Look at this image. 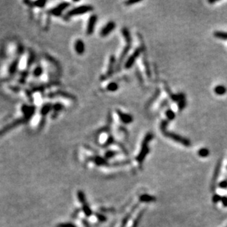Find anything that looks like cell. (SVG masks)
Segmentation results:
<instances>
[{"instance_id": "cell-3", "label": "cell", "mask_w": 227, "mask_h": 227, "mask_svg": "<svg viewBox=\"0 0 227 227\" xmlns=\"http://www.w3.org/2000/svg\"><path fill=\"white\" fill-rule=\"evenodd\" d=\"M154 138V135L152 133L149 132L144 137L142 143H141V149L138 155L136 157V160H137L138 163H139L140 166L143 164V161L145 160L146 157L149 155V143Z\"/></svg>"}, {"instance_id": "cell-26", "label": "cell", "mask_w": 227, "mask_h": 227, "mask_svg": "<svg viewBox=\"0 0 227 227\" xmlns=\"http://www.w3.org/2000/svg\"><path fill=\"white\" fill-rule=\"evenodd\" d=\"M160 94V90H159V89H157V90H156V92H155V95H154V96H152V97L150 99H149V101H148V103H147V104H146V108H149V107H150L151 104H153V103L155 102V100L157 99V98L159 97Z\"/></svg>"}, {"instance_id": "cell-24", "label": "cell", "mask_w": 227, "mask_h": 227, "mask_svg": "<svg viewBox=\"0 0 227 227\" xmlns=\"http://www.w3.org/2000/svg\"><path fill=\"white\" fill-rule=\"evenodd\" d=\"M197 154L199 157L204 158L207 157L209 155V154H210V152H209V150L207 148H201L199 150H198Z\"/></svg>"}, {"instance_id": "cell-2", "label": "cell", "mask_w": 227, "mask_h": 227, "mask_svg": "<svg viewBox=\"0 0 227 227\" xmlns=\"http://www.w3.org/2000/svg\"><path fill=\"white\" fill-rule=\"evenodd\" d=\"M35 61L34 53L31 50L24 51L21 56L18 63V71L21 74H26L30 71V69L33 66Z\"/></svg>"}, {"instance_id": "cell-27", "label": "cell", "mask_w": 227, "mask_h": 227, "mask_svg": "<svg viewBox=\"0 0 227 227\" xmlns=\"http://www.w3.org/2000/svg\"><path fill=\"white\" fill-rule=\"evenodd\" d=\"M165 114H166V117H167L168 121H173L174 118H176V113L174 112V111L171 109H166Z\"/></svg>"}, {"instance_id": "cell-14", "label": "cell", "mask_w": 227, "mask_h": 227, "mask_svg": "<svg viewBox=\"0 0 227 227\" xmlns=\"http://www.w3.org/2000/svg\"><path fill=\"white\" fill-rule=\"evenodd\" d=\"M74 50L78 55H83L85 52V44L83 40L77 39L74 43Z\"/></svg>"}, {"instance_id": "cell-31", "label": "cell", "mask_w": 227, "mask_h": 227, "mask_svg": "<svg viewBox=\"0 0 227 227\" xmlns=\"http://www.w3.org/2000/svg\"><path fill=\"white\" fill-rule=\"evenodd\" d=\"M118 155V152H115V151H107L105 153V159L106 160L110 159L113 157H115V155Z\"/></svg>"}, {"instance_id": "cell-1", "label": "cell", "mask_w": 227, "mask_h": 227, "mask_svg": "<svg viewBox=\"0 0 227 227\" xmlns=\"http://www.w3.org/2000/svg\"><path fill=\"white\" fill-rule=\"evenodd\" d=\"M96 141L104 148H107L109 146L115 143V139L112 134L111 127L101 129L96 134Z\"/></svg>"}, {"instance_id": "cell-36", "label": "cell", "mask_w": 227, "mask_h": 227, "mask_svg": "<svg viewBox=\"0 0 227 227\" xmlns=\"http://www.w3.org/2000/svg\"><path fill=\"white\" fill-rule=\"evenodd\" d=\"M220 201L222 202V204L223 205V207H227V197L226 196H223V197H221V200H220Z\"/></svg>"}, {"instance_id": "cell-7", "label": "cell", "mask_w": 227, "mask_h": 227, "mask_svg": "<svg viewBox=\"0 0 227 227\" xmlns=\"http://www.w3.org/2000/svg\"><path fill=\"white\" fill-rule=\"evenodd\" d=\"M93 10V7L90 4H82V5H79L74 8L71 9L69 11H68L66 14V17L68 18H71V17L77 16L85 15V14L88 13Z\"/></svg>"}, {"instance_id": "cell-5", "label": "cell", "mask_w": 227, "mask_h": 227, "mask_svg": "<svg viewBox=\"0 0 227 227\" xmlns=\"http://www.w3.org/2000/svg\"><path fill=\"white\" fill-rule=\"evenodd\" d=\"M116 64H117V59L114 55H110L109 58L108 62L106 68H104V71L101 74V81H107L114 74L115 69H116Z\"/></svg>"}, {"instance_id": "cell-17", "label": "cell", "mask_w": 227, "mask_h": 227, "mask_svg": "<svg viewBox=\"0 0 227 227\" xmlns=\"http://www.w3.org/2000/svg\"><path fill=\"white\" fill-rule=\"evenodd\" d=\"M118 83L115 81H111L103 86V90L107 92H115L118 90Z\"/></svg>"}, {"instance_id": "cell-16", "label": "cell", "mask_w": 227, "mask_h": 227, "mask_svg": "<svg viewBox=\"0 0 227 227\" xmlns=\"http://www.w3.org/2000/svg\"><path fill=\"white\" fill-rule=\"evenodd\" d=\"M142 55H143L142 61H143V66H144V69H145L146 74L147 77H148L149 78H151V77H152V71H151V68H150V66H149V63L148 60H147L148 58H147L146 53V50H143Z\"/></svg>"}, {"instance_id": "cell-20", "label": "cell", "mask_w": 227, "mask_h": 227, "mask_svg": "<svg viewBox=\"0 0 227 227\" xmlns=\"http://www.w3.org/2000/svg\"><path fill=\"white\" fill-rule=\"evenodd\" d=\"M139 200L140 202L144 203H150V202H155L157 201L156 197L153 196H150L148 194H143L139 196Z\"/></svg>"}, {"instance_id": "cell-15", "label": "cell", "mask_w": 227, "mask_h": 227, "mask_svg": "<svg viewBox=\"0 0 227 227\" xmlns=\"http://www.w3.org/2000/svg\"><path fill=\"white\" fill-rule=\"evenodd\" d=\"M30 74L33 76V78H41L42 77L44 74V69L41 65V63H38L35 66L32 68V70L30 71Z\"/></svg>"}, {"instance_id": "cell-34", "label": "cell", "mask_w": 227, "mask_h": 227, "mask_svg": "<svg viewBox=\"0 0 227 227\" xmlns=\"http://www.w3.org/2000/svg\"><path fill=\"white\" fill-rule=\"evenodd\" d=\"M57 227H77L72 223H61L58 224Z\"/></svg>"}, {"instance_id": "cell-22", "label": "cell", "mask_w": 227, "mask_h": 227, "mask_svg": "<svg viewBox=\"0 0 227 227\" xmlns=\"http://www.w3.org/2000/svg\"><path fill=\"white\" fill-rule=\"evenodd\" d=\"M214 92L217 96H223L227 92V89L224 85H219L215 87L214 88Z\"/></svg>"}, {"instance_id": "cell-18", "label": "cell", "mask_w": 227, "mask_h": 227, "mask_svg": "<svg viewBox=\"0 0 227 227\" xmlns=\"http://www.w3.org/2000/svg\"><path fill=\"white\" fill-rule=\"evenodd\" d=\"M178 97H179V101H178V109L179 111H182L186 107L187 101L185 94L183 93H177Z\"/></svg>"}, {"instance_id": "cell-8", "label": "cell", "mask_w": 227, "mask_h": 227, "mask_svg": "<svg viewBox=\"0 0 227 227\" xmlns=\"http://www.w3.org/2000/svg\"><path fill=\"white\" fill-rule=\"evenodd\" d=\"M162 133H163V135L165 137L168 138L173 140L175 142L182 144L185 146L190 147L191 146V142H190V140L185 137H182V136L176 134L174 132H168L167 130L162 132Z\"/></svg>"}, {"instance_id": "cell-13", "label": "cell", "mask_w": 227, "mask_h": 227, "mask_svg": "<svg viewBox=\"0 0 227 227\" xmlns=\"http://www.w3.org/2000/svg\"><path fill=\"white\" fill-rule=\"evenodd\" d=\"M221 164H222V160L221 159L217 161L216 166H215V171H214L213 174V177H212V182H211V186H210V190L212 191H215V186H216V182L217 179H218V176L219 174H220V168H221Z\"/></svg>"}, {"instance_id": "cell-19", "label": "cell", "mask_w": 227, "mask_h": 227, "mask_svg": "<svg viewBox=\"0 0 227 227\" xmlns=\"http://www.w3.org/2000/svg\"><path fill=\"white\" fill-rule=\"evenodd\" d=\"M163 85H164L165 90H166V93H168V96H170V98H171V100H172L173 101H174V102L178 103V101H179V97H178V95L174 94V93H172V91H171V89H170L169 86H168V84L166 83V82H164V83H163Z\"/></svg>"}, {"instance_id": "cell-30", "label": "cell", "mask_w": 227, "mask_h": 227, "mask_svg": "<svg viewBox=\"0 0 227 227\" xmlns=\"http://www.w3.org/2000/svg\"><path fill=\"white\" fill-rule=\"evenodd\" d=\"M169 124V121L168 120H163L160 123V130L161 132L165 131V130H167V127Z\"/></svg>"}, {"instance_id": "cell-23", "label": "cell", "mask_w": 227, "mask_h": 227, "mask_svg": "<svg viewBox=\"0 0 227 227\" xmlns=\"http://www.w3.org/2000/svg\"><path fill=\"white\" fill-rule=\"evenodd\" d=\"M213 35L215 38L221 40H227V32L215 31L214 32Z\"/></svg>"}, {"instance_id": "cell-33", "label": "cell", "mask_w": 227, "mask_h": 227, "mask_svg": "<svg viewBox=\"0 0 227 227\" xmlns=\"http://www.w3.org/2000/svg\"><path fill=\"white\" fill-rule=\"evenodd\" d=\"M96 217H97L98 220H99V221H101V222H104V221H106V220H107V217H106L105 215H102V214H101V213H96Z\"/></svg>"}, {"instance_id": "cell-37", "label": "cell", "mask_w": 227, "mask_h": 227, "mask_svg": "<svg viewBox=\"0 0 227 227\" xmlns=\"http://www.w3.org/2000/svg\"><path fill=\"white\" fill-rule=\"evenodd\" d=\"M140 1H125L124 4H126V5H131V4H136V3H139Z\"/></svg>"}, {"instance_id": "cell-28", "label": "cell", "mask_w": 227, "mask_h": 227, "mask_svg": "<svg viewBox=\"0 0 227 227\" xmlns=\"http://www.w3.org/2000/svg\"><path fill=\"white\" fill-rule=\"evenodd\" d=\"M77 196H78V199L81 204H84L86 203V197H85V195L83 191L79 190V191L77 192Z\"/></svg>"}, {"instance_id": "cell-11", "label": "cell", "mask_w": 227, "mask_h": 227, "mask_svg": "<svg viewBox=\"0 0 227 227\" xmlns=\"http://www.w3.org/2000/svg\"><path fill=\"white\" fill-rule=\"evenodd\" d=\"M115 27H116V24H115V21H109L107 22V23L101 28L99 33L100 36H101V38L107 37L111 33L113 32Z\"/></svg>"}, {"instance_id": "cell-12", "label": "cell", "mask_w": 227, "mask_h": 227, "mask_svg": "<svg viewBox=\"0 0 227 227\" xmlns=\"http://www.w3.org/2000/svg\"><path fill=\"white\" fill-rule=\"evenodd\" d=\"M115 113L118 115L120 121L123 124H130L134 121L132 115L129 113H126L119 109H115Z\"/></svg>"}, {"instance_id": "cell-29", "label": "cell", "mask_w": 227, "mask_h": 227, "mask_svg": "<svg viewBox=\"0 0 227 227\" xmlns=\"http://www.w3.org/2000/svg\"><path fill=\"white\" fill-rule=\"evenodd\" d=\"M82 210H83L84 213L85 214V215H86V216L89 217L92 215L91 209H90V207H89V205L87 202L85 203V204H82Z\"/></svg>"}, {"instance_id": "cell-35", "label": "cell", "mask_w": 227, "mask_h": 227, "mask_svg": "<svg viewBox=\"0 0 227 227\" xmlns=\"http://www.w3.org/2000/svg\"><path fill=\"white\" fill-rule=\"evenodd\" d=\"M218 187L221 189H227V180H224L220 182L218 184Z\"/></svg>"}, {"instance_id": "cell-4", "label": "cell", "mask_w": 227, "mask_h": 227, "mask_svg": "<svg viewBox=\"0 0 227 227\" xmlns=\"http://www.w3.org/2000/svg\"><path fill=\"white\" fill-rule=\"evenodd\" d=\"M138 38L140 41V46L134 50V52L131 54V55L129 56V58L126 59V61H125L124 63V68L126 69H129L134 66L135 63L136 62L138 58L140 56L141 54L143 53L144 50H146L145 47V44H144L143 40L142 38V36L141 35H138Z\"/></svg>"}, {"instance_id": "cell-9", "label": "cell", "mask_w": 227, "mask_h": 227, "mask_svg": "<svg viewBox=\"0 0 227 227\" xmlns=\"http://www.w3.org/2000/svg\"><path fill=\"white\" fill-rule=\"evenodd\" d=\"M98 17L96 14H92L89 16L88 21H87L86 27H85V33L88 36L91 35L94 32L96 28V23H97Z\"/></svg>"}, {"instance_id": "cell-21", "label": "cell", "mask_w": 227, "mask_h": 227, "mask_svg": "<svg viewBox=\"0 0 227 227\" xmlns=\"http://www.w3.org/2000/svg\"><path fill=\"white\" fill-rule=\"evenodd\" d=\"M138 207V204H135V205L134 207H132V209H131V211H130V212H129V213L127 214V215H126V216H125L124 218L123 219V220H122L121 225V227H125V226H126V224H127L129 220L130 217H132V215L133 212H134L135 211V209H137Z\"/></svg>"}, {"instance_id": "cell-6", "label": "cell", "mask_w": 227, "mask_h": 227, "mask_svg": "<svg viewBox=\"0 0 227 227\" xmlns=\"http://www.w3.org/2000/svg\"><path fill=\"white\" fill-rule=\"evenodd\" d=\"M29 120H28L26 117H24L21 113L20 117H18V118L14 119L10 123H9L8 124L5 125V126H3L2 128L0 129V138H1L2 136H4V135H5L6 133L9 132L13 130V129H15L16 127H18L20 125L24 124V123L27 122Z\"/></svg>"}, {"instance_id": "cell-10", "label": "cell", "mask_w": 227, "mask_h": 227, "mask_svg": "<svg viewBox=\"0 0 227 227\" xmlns=\"http://www.w3.org/2000/svg\"><path fill=\"white\" fill-rule=\"evenodd\" d=\"M70 5V3L67 2V1H64V2L60 3L59 4L56 6V7H53V8L50 9L48 11L49 14L50 15L55 16H60L61 14L63 13V11L68 8Z\"/></svg>"}, {"instance_id": "cell-32", "label": "cell", "mask_w": 227, "mask_h": 227, "mask_svg": "<svg viewBox=\"0 0 227 227\" xmlns=\"http://www.w3.org/2000/svg\"><path fill=\"white\" fill-rule=\"evenodd\" d=\"M212 200L214 204H217V203H218L219 201H220V200H221V197H220L218 194H214L213 196H212Z\"/></svg>"}, {"instance_id": "cell-25", "label": "cell", "mask_w": 227, "mask_h": 227, "mask_svg": "<svg viewBox=\"0 0 227 227\" xmlns=\"http://www.w3.org/2000/svg\"><path fill=\"white\" fill-rule=\"evenodd\" d=\"M144 212H145V209H143V210H141L140 212H139L138 215L137 217H136V218L135 219L134 222H133L132 226L131 227H138V224H139L140 221V220L142 219V217H143V215Z\"/></svg>"}]
</instances>
